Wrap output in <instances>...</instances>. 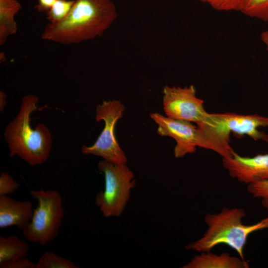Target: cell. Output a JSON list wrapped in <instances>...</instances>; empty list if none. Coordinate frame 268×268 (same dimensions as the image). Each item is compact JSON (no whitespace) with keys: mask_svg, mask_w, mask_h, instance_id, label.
I'll return each mask as SVG.
<instances>
[{"mask_svg":"<svg viewBox=\"0 0 268 268\" xmlns=\"http://www.w3.org/2000/svg\"><path fill=\"white\" fill-rule=\"evenodd\" d=\"M37 201L30 221L21 230L24 238L33 243L46 245L59 234L64 216L63 200L54 190H30Z\"/></svg>","mask_w":268,"mask_h":268,"instance_id":"5b68a950","label":"cell"},{"mask_svg":"<svg viewBox=\"0 0 268 268\" xmlns=\"http://www.w3.org/2000/svg\"><path fill=\"white\" fill-rule=\"evenodd\" d=\"M98 168L104 173L105 187L97 193L95 204L105 217H119L135 185L134 173L126 164H115L105 160L98 163Z\"/></svg>","mask_w":268,"mask_h":268,"instance_id":"8992f818","label":"cell"},{"mask_svg":"<svg viewBox=\"0 0 268 268\" xmlns=\"http://www.w3.org/2000/svg\"><path fill=\"white\" fill-rule=\"evenodd\" d=\"M19 187V183L15 181L7 172H2L0 176V196L8 195L15 192Z\"/></svg>","mask_w":268,"mask_h":268,"instance_id":"ffe728a7","label":"cell"},{"mask_svg":"<svg viewBox=\"0 0 268 268\" xmlns=\"http://www.w3.org/2000/svg\"><path fill=\"white\" fill-rule=\"evenodd\" d=\"M247 191L253 197L261 199L263 207L268 210V180L248 185Z\"/></svg>","mask_w":268,"mask_h":268,"instance_id":"ac0fdd59","label":"cell"},{"mask_svg":"<svg viewBox=\"0 0 268 268\" xmlns=\"http://www.w3.org/2000/svg\"><path fill=\"white\" fill-rule=\"evenodd\" d=\"M245 260L231 256L228 253L219 255L210 252H201L182 268H249Z\"/></svg>","mask_w":268,"mask_h":268,"instance_id":"7c38bea8","label":"cell"},{"mask_svg":"<svg viewBox=\"0 0 268 268\" xmlns=\"http://www.w3.org/2000/svg\"><path fill=\"white\" fill-rule=\"evenodd\" d=\"M36 264L26 257L18 259L0 265V268H36Z\"/></svg>","mask_w":268,"mask_h":268,"instance_id":"44dd1931","label":"cell"},{"mask_svg":"<svg viewBox=\"0 0 268 268\" xmlns=\"http://www.w3.org/2000/svg\"><path fill=\"white\" fill-rule=\"evenodd\" d=\"M29 246L15 235L0 236V265L26 257Z\"/></svg>","mask_w":268,"mask_h":268,"instance_id":"5bb4252c","label":"cell"},{"mask_svg":"<svg viewBox=\"0 0 268 268\" xmlns=\"http://www.w3.org/2000/svg\"><path fill=\"white\" fill-rule=\"evenodd\" d=\"M117 17L111 0H75L63 20L45 25L41 38L67 45L90 40L102 35Z\"/></svg>","mask_w":268,"mask_h":268,"instance_id":"6da1fadb","label":"cell"},{"mask_svg":"<svg viewBox=\"0 0 268 268\" xmlns=\"http://www.w3.org/2000/svg\"><path fill=\"white\" fill-rule=\"evenodd\" d=\"M246 216L241 208H222L218 213H207L204 221L207 229L198 240L187 245L188 250L210 252L217 245L225 244L244 260V248L249 236L252 233L268 228V216L252 224L245 225L242 219Z\"/></svg>","mask_w":268,"mask_h":268,"instance_id":"3957f363","label":"cell"},{"mask_svg":"<svg viewBox=\"0 0 268 268\" xmlns=\"http://www.w3.org/2000/svg\"><path fill=\"white\" fill-rule=\"evenodd\" d=\"M246 0H206L213 9L218 11H240Z\"/></svg>","mask_w":268,"mask_h":268,"instance_id":"d6986e66","label":"cell"},{"mask_svg":"<svg viewBox=\"0 0 268 268\" xmlns=\"http://www.w3.org/2000/svg\"><path fill=\"white\" fill-rule=\"evenodd\" d=\"M201 2H205L206 0H197Z\"/></svg>","mask_w":268,"mask_h":268,"instance_id":"484cf974","label":"cell"},{"mask_svg":"<svg viewBox=\"0 0 268 268\" xmlns=\"http://www.w3.org/2000/svg\"><path fill=\"white\" fill-rule=\"evenodd\" d=\"M75 0H57L47 12V19L51 24L63 20L68 14Z\"/></svg>","mask_w":268,"mask_h":268,"instance_id":"e0dca14e","label":"cell"},{"mask_svg":"<svg viewBox=\"0 0 268 268\" xmlns=\"http://www.w3.org/2000/svg\"><path fill=\"white\" fill-rule=\"evenodd\" d=\"M0 53L2 54V57H1V56H0V62H1V61H2V62L3 61V59H4L5 60V55H4V53H3V52H2V53Z\"/></svg>","mask_w":268,"mask_h":268,"instance_id":"d4e9b609","label":"cell"},{"mask_svg":"<svg viewBox=\"0 0 268 268\" xmlns=\"http://www.w3.org/2000/svg\"><path fill=\"white\" fill-rule=\"evenodd\" d=\"M241 12L252 18L268 21V0H246Z\"/></svg>","mask_w":268,"mask_h":268,"instance_id":"2e32d148","label":"cell"},{"mask_svg":"<svg viewBox=\"0 0 268 268\" xmlns=\"http://www.w3.org/2000/svg\"><path fill=\"white\" fill-rule=\"evenodd\" d=\"M6 94L2 91H0V110L2 112L6 105Z\"/></svg>","mask_w":268,"mask_h":268,"instance_id":"603a6c76","label":"cell"},{"mask_svg":"<svg viewBox=\"0 0 268 268\" xmlns=\"http://www.w3.org/2000/svg\"><path fill=\"white\" fill-rule=\"evenodd\" d=\"M29 201H18L0 196V228L16 226L22 230L31 220L33 209Z\"/></svg>","mask_w":268,"mask_h":268,"instance_id":"8fae6325","label":"cell"},{"mask_svg":"<svg viewBox=\"0 0 268 268\" xmlns=\"http://www.w3.org/2000/svg\"><path fill=\"white\" fill-rule=\"evenodd\" d=\"M229 176L247 185L268 180V154L243 157L235 151L231 157L222 158Z\"/></svg>","mask_w":268,"mask_h":268,"instance_id":"30bf717a","label":"cell"},{"mask_svg":"<svg viewBox=\"0 0 268 268\" xmlns=\"http://www.w3.org/2000/svg\"><path fill=\"white\" fill-rule=\"evenodd\" d=\"M57 0H38L35 8L38 12H46L51 9Z\"/></svg>","mask_w":268,"mask_h":268,"instance_id":"7402d4cb","label":"cell"},{"mask_svg":"<svg viewBox=\"0 0 268 268\" xmlns=\"http://www.w3.org/2000/svg\"><path fill=\"white\" fill-rule=\"evenodd\" d=\"M22 8L17 0H0V45L2 46L9 36L17 30L15 15Z\"/></svg>","mask_w":268,"mask_h":268,"instance_id":"4fadbf2b","label":"cell"},{"mask_svg":"<svg viewBox=\"0 0 268 268\" xmlns=\"http://www.w3.org/2000/svg\"><path fill=\"white\" fill-rule=\"evenodd\" d=\"M163 111L168 117L195 123H206L210 113L203 107V101L197 97L193 85L181 87L165 86L163 89Z\"/></svg>","mask_w":268,"mask_h":268,"instance_id":"ba28073f","label":"cell"},{"mask_svg":"<svg viewBox=\"0 0 268 268\" xmlns=\"http://www.w3.org/2000/svg\"><path fill=\"white\" fill-rule=\"evenodd\" d=\"M261 39L266 46V49L268 51V30L263 31L261 34Z\"/></svg>","mask_w":268,"mask_h":268,"instance_id":"cb8c5ba5","label":"cell"},{"mask_svg":"<svg viewBox=\"0 0 268 268\" xmlns=\"http://www.w3.org/2000/svg\"><path fill=\"white\" fill-rule=\"evenodd\" d=\"M149 116L158 125L157 133L159 135L169 136L175 140V158H182L187 154L195 152L197 146L201 147L200 130L192 122L169 118L157 112L150 113Z\"/></svg>","mask_w":268,"mask_h":268,"instance_id":"9c48e42d","label":"cell"},{"mask_svg":"<svg viewBox=\"0 0 268 268\" xmlns=\"http://www.w3.org/2000/svg\"><path fill=\"white\" fill-rule=\"evenodd\" d=\"M197 126L201 134V147L215 152L222 158L231 157L234 152L230 144V133L268 142V134L258 130L268 127V118L258 114H210L208 123Z\"/></svg>","mask_w":268,"mask_h":268,"instance_id":"277c9868","label":"cell"},{"mask_svg":"<svg viewBox=\"0 0 268 268\" xmlns=\"http://www.w3.org/2000/svg\"><path fill=\"white\" fill-rule=\"evenodd\" d=\"M125 110V106L118 100L104 101L96 107V120H103L105 126L93 145L82 147L83 154L99 156L115 164L127 163L126 154L119 144L115 134L116 124L122 118Z\"/></svg>","mask_w":268,"mask_h":268,"instance_id":"52a82bcc","label":"cell"},{"mask_svg":"<svg viewBox=\"0 0 268 268\" xmlns=\"http://www.w3.org/2000/svg\"><path fill=\"white\" fill-rule=\"evenodd\" d=\"M36 268H78L73 262L51 252H46L36 263Z\"/></svg>","mask_w":268,"mask_h":268,"instance_id":"9a60e30c","label":"cell"},{"mask_svg":"<svg viewBox=\"0 0 268 268\" xmlns=\"http://www.w3.org/2000/svg\"><path fill=\"white\" fill-rule=\"evenodd\" d=\"M39 98L32 94L23 97L19 112L4 132L9 149V156H19L31 166L40 165L48 158L52 138L48 129L43 124L35 129L30 125L32 113L38 108Z\"/></svg>","mask_w":268,"mask_h":268,"instance_id":"7a4b0ae2","label":"cell"}]
</instances>
